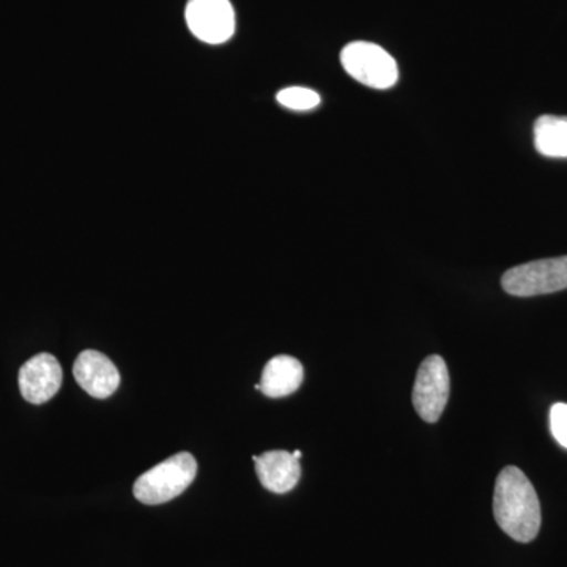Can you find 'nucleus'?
I'll return each instance as SVG.
<instances>
[{
  "instance_id": "nucleus-8",
  "label": "nucleus",
  "mask_w": 567,
  "mask_h": 567,
  "mask_svg": "<svg viewBox=\"0 0 567 567\" xmlns=\"http://www.w3.org/2000/svg\"><path fill=\"white\" fill-rule=\"evenodd\" d=\"M74 379L92 398L106 399L121 385V374L110 358L96 350H84L73 365Z\"/></svg>"
},
{
  "instance_id": "nucleus-12",
  "label": "nucleus",
  "mask_w": 567,
  "mask_h": 567,
  "mask_svg": "<svg viewBox=\"0 0 567 567\" xmlns=\"http://www.w3.org/2000/svg\"><path fill=\"white\" fill-rule=\"evenodd\" d=\"M279 104L287 110L311 111L320 104L319 93L306 87H287L276 96Z\"/></svg>"
},
{
  "instance_id": "nucleus-2",
  "label": "nucleus",
  "mask_w": 567,
  "mask_h": 567,
  "mask_svg": "<svg viewBox=\"0 0 567 567\" xmlns=\"http://www.w3.org/2000/svg\"><path fill=\"white\" fill-rule=\"evenodd\" d=\"M197 475V462L193 454L178 453L166 458L147 473L137 477L133 494L144 505H163L177 498Z\"/></svg>"
},
{
  "instance_id": "nucleus-1",
  "label": "nucleus",
  "mask_w": 567,
  "mask_h": 567,
  "mask_svg": "<svg viewBox=\"0 0 567 567\" xmlns=\"http://www.w3.org/2000/svg\"><path fill=\"white\" fill-rule=\"evenodd\" d=\"M496 524L517 543H532L540 529V503L527 475L517 466H505L496 477Z\"/></svg>"
},
{
  "instance_id": "nucleus-10",
  "label": "nucleus",
  "mask_w": 567,
  "mask_h": 567,
  "mask_svg": "<svg viewBox=\"0 0 567 567\" xmlns=\"http://www.w3.org/2000/svg\"><path fill=\"white\" fill-rule=\"evenodd\" d=\"M305 380L303 364L289 354H279L264 368L260 391L267 398L279 399L293 394Z\"/></svg>"
},
{
  "instance_id": "nucleus-11",
  "label": "nucleus",
  "mask_w": 567,
  "mask_h": 567,
  "mask_svg": "<svg viewBox=\"0 0 567 567\" xmlns=\"http://www.w3.org/2000/svg\"><path fill=\"white\" fill-rule=\"evenodd\" d=\"M535 147L547 158H567V117L543 115L537 118Z\"/></svg>"
},
{
  "instance_id": "nucleus-3",
  "label": "nucleus",
  "mask_w": 567,
  "mask_h": 567,
  "mask_svg": "<svg viewBox=\"0 0 567 567\" xmlns=\"http://www.w3.org/2000/svg\"><path fill=\"white\" fill-rule=\"evenodd\" d=\"M342 66L354 81L371 89H390L399 80L398 63L382 47L353 41L341 52Z\"/></svg>"
},
{
  "instance_id": "nucleus-6",
  "label": "nucleus",
  "mask_w": 567,
  "mask_h": 567,
  "mask_svg": "<svg viewBox=\"0 0 567 567\" xmlns=\"http://www.w3.org/2000/svg\"><path fill=\"white\" fill-rule=\"evenodd\" d=\"M185 18L189 31L204 43L221 44L233 39L235 11L230 0H189Z\"/></svg>"
},
{
  "instance_id": "nucleus-5",
  "label": "nucleus",
  "mask_w": 567,
  "mask_h": 567,
  "mask_svg": "<svg viewBox=\"0 0 567 567\" xmlns=\"http://www.w3.org/2000/svg\"><path fill=\"white\" fill-rule=\"evenodd\" d=\"M450 372L439 354L425 358L413 386V406L425 423H436L445 412L450 399Z\"/></svg>"
},
{
  "instance_id": "nucleus-9",
  "label": "nucleus",
  "mask_w": 567,
  "mask_h": 567,
  "mask_svg": "<svg viewBox=\"0 0 567 567\" xmlns=\"http://www.w3.org/2000/svg\"><path fill=\"white\" fill-rule=\"evenodd\" d=\"M252 461L260 484L274 494H286L300 481V461L289 451H268L254 456Z\"/></svg>"
},
{
  "instance_id": "nucleus-4",
  "label": "nucleus",
  "mask_w": 567,
  "mask_h": 567,
  "mask_svg": "<svg viewBox=\"0 0 567 567\" xmlns=\"http://www.w3.org/2000/svg\"><path fill=\"white\" fill-rule=\"evenodd\" d=\"M503 289L514 297H536L567 289V256L535 260L507 270Z\"/></svg>"
},
{
  "instance_id": "nucleus-13",
  "label": "nucleus",
  "mask_w": 567,
  "mask_h": 567,
  "mask_svg": "<svg viewBox=\"0 0 567 567\" xmlns=\"http://www.w3.org/2000/svg\"><path fill=\"white\" fill-rule=\"evenodd\" d=\"M550 431L555 440L567 450V404L558 402L550 410Z\"/></svg>"
},
{
  "instance_id": "nucleus-7",
  "label": "nucleus",
  "mask_w": 567,
  "mask_h": 567,
  "mask_svg": "<svg viewBox=\"0 0 567 567\" xmlns=\"http://www.w3.org/2000/svg\"><path fill=\"white\" fill-rule=\"evenodd\" d=\"M62 382V365L51 353L37 354L20 371L21 394L31 404L51 401L61 390Z\"/></svg>"
},
{
  "instance_id": "nucleus-14",
  "label": "nucleus",
  "mask_w": 567,
  "mask_h": 567,
  "mask_svg": "<svg viewBox=\"0 0 567 567\" xmlns=\"http://www.w3.org/2000/svg\"><path fill=\"white\" fill-rule=\"evenodd\" d=\"M293 456L295 458H298V461H300L301 456H303V454H301V451H293Z\"/></svg>"
}]
</instances>
